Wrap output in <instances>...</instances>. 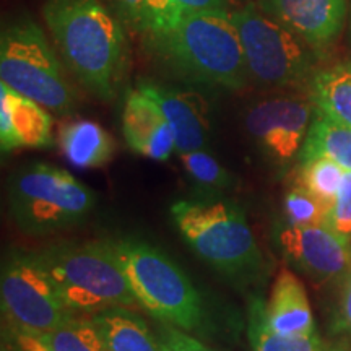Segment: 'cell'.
<instances>
[{
  "instance_id": "obj_1",
  "label": "cell",
  "mask_w": 351,
  "mask_h": 351,
  "mask_svg": "<svg viewBox=\"0 0 351 351\" xmlns=\"http://www.w3.org/2000/svg\"><path fill=\"white\" fill-rule=\"evenodd\" d=\"M145 39L158 62L187 82L241 90L251 78L230 12L174 16L148 29Z\"/></svg>"
},
{
  "instance_id": "obj_2",
  "label": "cell",
  "mask_w": 351,
  "mask_h": 351,
  "mask_svg": "<svg viewBox=\"0 0 351 351\" xmlns=\"http://www.w3.org/2000/svg\"><path fill=\"white\" fill-rule=\"evenodd\" d=\"M44 20L65 65L103 101L116 98L127 65V38L101 0H47Z\"/></svg>"
},
{
  "instance_id": "obj_3",
  "label": "cell",
  "mask_w": 351,
  "mask_h": 351,
  "mask_svg": "<svg viewBox=\"0 0 351 351\" xmlns=\"http://www.w3.org/2000/svg\"><path fill=\"white\" fill-rule=\"evenodd\" d=\"M171 217L182 239L213 270L228 278H256L262 254L244 210L215 195L182 199L171 205Z\"/></svg>"
},
{
  "instance_id": "obj_4",
  "label": "cell",
  "mask_w": 351,
  "mask_h": 351,
  "mask_svg": "<svg viewBox=\"0 0 351 351\" xmlns=\"http://www.w3.org/2000/svg\"><path fill=\"white\" fill-rule=\"evenodd\" d=\"M124 270L137 304L153 319L181 330H197L205 320L204 301L186 271L168 254L137 238L106 239Z\"/></svg>"
},
{
  "instance_id": "obj_5",
  "label": "cell",
  "mask_w": 351,
  "mask_h": 351,
  "mask_svg": "<svg viewBox=\"0 0 351 351\" xmlns=\"http://www.w3.org/2000/svg\"><path fill=\"white\" fill-rule=\"evenodd\" d=\"M64 304L77 315L137 306L124 270L106 239L57 243L34 251Z\"/></svg>"
},
{
  "instance_id": "obj_6",
  "label": "cell",
  "mask_w": 351,
  "mask_h": 351,
  "mask_svg": "<svg viewBox=\"0 0 351 351\" xmlns=\"http://www.w3.org/2000/svg\"><path fill=\"white\" fill-rule=\"evenodd\" d=\"M96 202L93 189L54 165H26L8 179V210L26 234H52L80 225Z\"/></svg>"
},
{
  "instance_id": "obj_7",
  "label": "cell",
  "mask_w": 351,
  "mask_h": 351,
  "mask_svg": "<svg viewBox=\"0 0 351 351\" xmlns=\"http://www.w3.org/2000/svg\"><path fill=\"white\" fill-rule=\"evenodd\" d=\"M0 77L12 90L56 114L77 108V93L65 75L46 34L32 20L3 28L0 38Z\"/></svg>"
},
{
  "instance_id": "obj_8",
  "label": "cell",
  "mask_w": 351,
  "mask_h": 351,
  "mask_svg": "<svg viewBox=\"0 0 351 351\" xmlns=\"http://www.w3.org/2000/svg\"><path fill=\"white\" fill-rule=\"evenodd\" d=\"M251 78L263 86H298L313 72L311 46L291 29L249 3L231 13Z\"/></svg>"
},
{
  "instance_id": "obj_9",
  "label": "cell",
  "mask_w": 351,
  "mask_h": 351,
  "mask_svg": "<svg viewBox=\"0 0 351 351\" xmlns=\"http://www.w3.org/2000/svg\"><path fill=\"white\" fill-rule=\"evenodd\" d=\"M2 314L8 326L34 333L56 330L73 317L34 251L13 252L0 278Z\"/></svg>"
},
{
  "instance_id": "obj_10",
  "label": "cell",
  "mask_w": 351,
  "mask_h": 351,
  "mask_svg": "<svg viewBox=\"0 0 351 351\" xmlns=\"http://www.w3.org/2000/svg\"><path fill=\"white\" fill-rule=\"evenodd\" d=\"M313 116V101L270 98L249 108L245 129L263 158L282 168L300 156Z\"/></svg>"
},
{
  "instance_id": "obj_11",
  "label": "cell",
  "mask_w": 351,
  "mask_h": 351,
  "mask_svg": "<svg viewBox=\"0 0 351 351\" xmlns=\"http://www.w3.org/2000/svg\"><path fill=\"white\" fill-rule=\"evenodd\" d=\"M271 238L285 261L314 282L343 278L351 267V241L327 225L296 226L282 219Z\"/></svg>"
},
{
  "instance_id": "obj_12",
  "label": "cell",
  "mask_w": 351,
  "mask_h": 351,
  "mask_svg": "<svg viewBox=\"0 0 351 351\" xmlns=\"http://www.w3.org/2000/svg\"><path fill=\"white\" fill-rule=\"evenodd\" d=\"M138 90L156 103L173 129L179 155L205 150L210 137L208 104L199 93L179 90L150 80L138 83Z\"/></svg>"
},
{
  "instance_id": "obj_13",
  "label": "cell",
  "mask_w": 351,
  "mask_h": 351,
  "mask_svg": "<svg viewBox=\"0 0 351 351\" xmlns=\"http://www.w3.org/2000/svg\"><path fill=\"white\" fill-rule=\"evenodd\" d=\"M257 5L314 51L335 41L346 13V0H258Z\"/></svg>"
},
{
  "instance_id": "obj_14",
  "label": "cell",
  "mask_w": 351,
  "mask_h": 351,
  "mask_svg": "<svg viewBox=\"0 0 351 351\" xmlns=\"http://www.w3.org/2000/svg\"><path fill=\"white\" fill-rule=\"evenodd\" d=\"M0 145L3 153L52 145V117L47 109L5 83H0Z\"/></svg>"
},
{
  "instance_id": "obj_15",
  "label": "cell",
  "mask_w": 351,
  "mask_h": 351,
  "mask_svg": "<svg viewBox=\"0 0 351 351\" xmlns=\"http://www.w3.org/2000/svg\"><path fill=\"white\" fill-rule=\"evenodd\" d=\"M122 132L130 150L150 160L166 161L176 150L173 129L163 112L138 88L125 98Z\"/></svg>"
},
{
  "instance_id": "obj_16",
  "label": "cell",
  "mask_w": 351,
  "mask_h": 351,
  "mask_svg": "<svg viewBox=\"0 0 351 351\" xmlns=\"http://www.w3.org/2000/svg\"><path fill=\"white\" fill-rule=\"evenodd\" d=\"M265 317L271 330L285 337L317 332L304 285L288 269H282L276 275L265 301Z\"/></svg>"
},
{
  "instance_id": "obj_17",
  "label": "cell",
  "mask_w": 351,
  "mask_h": 351,
  "mask_svg": "<svg viewBox=\"0 0 351 351\" xmlns=\"http://www.w3.org/2000/svg\"><path fill=\"white\" fill-rule=\"evenodd\" d=\"M106 351H163L156 330L142 315L125 306H114L91 314Z\"/></svg>"
},
{
  "instance_id": "obj_18",
  "label": "cell",
  "mask_w": 351,
  "mask_h": 351,
  "mask_svg": "<svg viewBox=\"0 0 351 351\" xmlns=\"http://www.w3.org/2000/svg\"><path fill=\"white\" fill-rule=\"evenodd\" d=\"M59 147L77 168H101L112 160L116 143L111 135L93 121L65 122L59 130Z\"/></svg>"
},
{
  "instance_id": "obj_19",
  "label": "cell",
  "mask_w": 351,
  "mask_h": 351,
  "mask_svg": "<svg viewBox=\"0 0 351 351\" xmlns=\"http://www.w3.org/2000/svg\"><path fill=\"white\" fill-rule=\"evenodd\" d=\"M311 101L315 111L351 129V62L337 64L314 73Z\"/></svg>"
},
{
  "instance_id": "obj_20",
  "label": "cell",
  "mask_w": 351,
  "mask_h": 351,
  "mask_svg": "<svg viewBox=\"0 0 351 351\" xmlns=\"http://www.w3.org/2000/svg\"><path fill=\"white\" fill-rule=\"evenodd\" d=\"M247 333L252 351H337L320 339L317 332L313 335L285 337L271 330L265 317V301L258 296L249 301Z\"/></svg>"
},
{
  "instance_id": "obj_21",
  "label": "cell",
  "mask_w": 351,
  "mask_h": 351,
  "mask_svg": "<svg viewBox=\"0 0 351 351\" xmlns=\"http://www.w3.org/2000/svg\"><path fill=\"white\" fill-rule=\"evenodd\" d=\"M52 351H106L93 319L73 315L56 330L41 333Z\"/></svg>"
},
{
  "instance_id": "obj_22",
  "label": "cell",
  "mask_w": 351,
  "mask_h": 351,
  "mask_svg": "<svg viewBox=\"0 0 351 351\" xmlns=\"http://www.w3.org/2000/svg\"><path fill=\"white\" fill-rule=\"evenodd\" d=\"M184 169L191 181L200 189L204 194L215 195L228 191L232 186V176L212 153L205 150H197L181 155Z\"/></svg>"
},
{
  "instance_id": "obj_23",
  "label": "cell",
  "mask_w": 351,
  "mask_h": 351,
  "mask_svg": "<svg viewBox=\"0 0 351 351\" xmlns=\"http://www.w3.org/2000/svg\"><path fill=\"white\" fill-rule=\"evenodd\" d=\"M345 171L330 158H314L300 163V184L330 205L339 194Z\"/></svg>"
},
{
  "instance_id": "obj_24",
  "label": "cell",
  "mask_w": 351,
  "mask_h": 351,
  "mask_svg": "<svg viewBox=\"0 0 351 351\" xmlns=\"http://www.w3.org/2000/svg\"><path fill=\"white\" fill-rule=\"evenodd\" d=\"M330 205L320 200L317 195L298 184L285 195L283 212L285 221L296 226L327 225V215Z\"/></svg>"
},
{
  "instance_id": "obj_25",
  "label": "cell",
  "mask_w": 351,
  "mask_h": 351,
  "mask_svg": "<svg viewBox=\"0 0 351 351\" xmlns=\"http://www.w3.org/2000/svg\"><path fill=\"white\" fill-rule=\"evenodd\" d=\"M228 0H147L145 32L179 15L204 12H228Z\"/></svg>"
},
{
  "instance_id": "obj_26",
  "label": "cell",
  "mask_w": 351,
  "mask_h": 351,
  "mask_svg": "<svg viewBox=\"0 0 351 351\" xmlns=\"http://www.w3.org/2000/svg\"><path fill=\"white\" fill-rule=\"evenodd\" d=\"M327 226L351 241V171H345L339 194L328 207Z\"/></svg>"
},
{
  "instance_id": "obj_27",
  "label": "cell",
  "mask_w": 351,
  "mask_h": 351,
  "mask_svg": "<svg viewBox=\"0 0 351 351\" xmlns=\"http://www.w3.org/2000/svg\"><path fill=\"white\" fill-rule=\"evenodd\" d=\"M156 333L160 337L163 351H217L208 345L202 343L195 337L169 324H158Z\"/></svg>"
},
{
  "instance_id": "obj_28",
  "label": "cell",
  "mask_w": 351,
  "mask_h": 351,
  "mask_svg": "<svg viewBox=\"0 0 351 351\" xmlns=\"http://www.w3.org/2000/svg\"><path fill=\"white\" fill-rule=\"evenodd\" d=\"M3 351H52L41 333L16 328L5 324L2 332Z\"/></svg>"
},
{
  "instance_id": "obj_29",
  "label": "cell",
  "mask_w": 351,
  "mask_h": 351,
  "mask_svg": "<svg viewBox=\"0 0 351 351\" xmlns=\"http://www.w3.org/2000/svg\"><path fill=\"white\" fill-rule=\"evenodd\" d=\"M147 0H114V7L119 15L137 32H145V20H147Z\"/></svg>"
},
{
  "instance_id": "obj_30",
  "label": "cell",
  "mask_w": 351,
  "mask_h": 351,
  "mask_svg": "<svg viewBox=\"0 0 351 351\" xmlns=\"http://www.w3.org/2000/svg\"><path fill=\"white\" fill-rule=\"evenodd\" d=\"M337 330L351 335V267L341 278L339 311H337Z\"/></svg>"
}]
</instances>
